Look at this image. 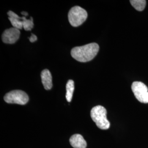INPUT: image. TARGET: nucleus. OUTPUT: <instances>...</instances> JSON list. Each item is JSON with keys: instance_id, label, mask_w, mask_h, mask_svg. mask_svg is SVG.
<instances>
[{"instance_id": "obj_1", "label": "nucleus", "mask_w": 148, "mask_h": 148, "mask_svg": "<svg viewBox=\"0 0 148 148\" xmlns=\"http://www.w3.org/2000/svg\"><path fill=\"white\" fill-rule=\"evenodd\" d=\"M99 50V46L96 43H91L82 46L72 49L71 55L73 58L79 62H90L95 57Z\"/></svg>"}, {"instance_id": "obj_2", "label": "nucleus", "mask_w": 148, "mask_h": 148, "mask_svg": "<svg viewBox=\"0 0 148 148\" xmlns=\"http://www.w3.org/2000/svg\"><path fill=\"white\" fill-rule=\"evenodd\" d=\"M107 111L106 108L101 106L93 107L90 111V116L99 128L106 130L109 128L110 123L106 118Z\"/></svg>"}, {"instance_id": "obj_3", "label": "nucleus", "mask_w": 148, "mask_h": 148, "mask_svg": "<svg viewBox=\"0 0 148 148\" xmlns=\"http://www.w3.org/2000/svg\"><path fill=\"white\" fill-rule=\"evenodd\" d=\"M87 11L79 6L71 8L68 13L70 24L74 27H77L82 24L87 18Z\"/></svg>"}, {"instance_id": "obj_4", "label": "nucleus", "mask_w": 148, "mask_h": 148, "mask_svg": "<svg viewBox=\"0 0 148 148\" xmlns=\"http://www.w3.org/2000/svg\"><path fill=\"white\" fill-rule=\"evenodd\" d=\"M4 100L8 104L25 105L29 101V98L25 92L21 90H14L5 94Z\"/></svg>"}, {"instance_id": "obj_5", "label": "nucleus", "mask_w": 148, "mask_h": 148, "mask_svg": "<svg viewBox=\"0 0 148 148\" xmlns=\"http://www.w3.org/2000/svg\"><path fill=\"white\" fill-rule=\"evenodd\" d=\"M132 90L138 101L142 103H148V88L144 84L139 81L134 82Z\"/></svg>"}, {"instance_id": "obj_6", "label": "nucleus", "mask_w": 148, "mask_h": 148, "mask_svg": "<svg viewBox=\"0 0 148 148\" xmlns=\"http://www.w3.org/2000/svg\"><path fill=\"white\" fill-rule=\"evenodd\" d=\"M20 30L14 27H11L5 30L2 35V41L7 44H13L19 38Z\"/></svg>"}, {"instance_id": "obj_7", "label": "nucleus", "mask_w": 148, "mask_h": 148, "mask_svg": "<svg viewBox=\"0 0 148 148\" xmlns=\"http://www.w3.org/2000/svg\"><path fill=\"white\" fill-rule=\"evenodd\" d=\"M7 14L8 16V19L13 27L19 30L23 28V21L25 18V16L20 17L12 11H9L7 13Z\"/></svg>"}, {"instance_id": "obj_8", "label": "nucleus", "mask_w": 148, "mask_h": 148, "mask_svg": "<svg viewBox=\"0 0 148 148\" xmlns=\"http://www.w3.org/2000/svg\"><path fill=\"white\" fill-rule=\"evenodd\" d=\"M70 143L74 148H86L87 143L84 137L79 134L73 135L70 138Z\"/></svg>"}, {"instance_id": "obj_9", "label": "nucleus", "mask_w": 148, "mask_h": 148, "mask_svg": "<svg viewBox=\"0 0 148 148\" xmlns=\"http://www.w3.org/2000/svg\"><path fill=\"white\" fill-rule=\"evenodd\" d=\"M41 77L43 87L46 90H51L52 87V77L48 69H45L41 72Z\"/></svg>"}, {"instance_id": "obj_10", "label": "nucleus", "mask_w": 148, "mask_h": 148, "mask_svg": "<svg viewBox=\"0 0 148 148\" xmlns=\"http://www.w3.org/2000/svg\"><path fill=\"white\" fill-rule=\"evenodd\" d=\"M74 88H75V86H74V81L71 79H69L66 86V101L68 102H70L72 100Z\"/></svg>"}, {"instance_id": "obj_11", "label": "nucleus", "mask_w": 148, "mask_h": 148, "mask_svg": "<svg viewBox=\"0 0 148 148\" xmlns=\"http://www.w3.org/2000/svg\"><path fill=\"white\" fill-rule=\"evenodd\" d=\"M146 1L145 0H131L130 3L133 7L138 11H142L144 10L146 5Z\"/></svg>"}, {"instance_id": "obj_12", "label": "nucleus", "mask_w": 148, "mask_h": 148, "mask_svg": "<svg viewBox=\"0 0 148 148\" xmlns=\"http://www.w3.org/2000/svg\"><path fill=\"white\" fill-rule=\"evenodd\" d=\"M34 27L33 18H30V19H27L26 17L23 21V28L26 31H31Z\"/></svg>"}, {"instance_id": "obj_13", "label": "nucleus", "mask_w": 148, "mask_h": 148, "mask_svg": "<svg viewBox=\"0 0 148 148\" xmlns=\"http://www.w3.org/2000/svg\"><path fill=\"white\" fill-rule=\"evenodd\" d=\"M37 37L36 35H35L34 34H32V35L31 36L29 37V40L31 42H35L36 41H37Z\"/></svg>"}, {"instance_id": "obj_14", "label": "nucleus", "mask_w": 148, "mask_h": 148, "mask_svg": "<svg viewBox=\"0 0 148 148\" xmlns=\"http://www.w3.org/2000/svg\"><path fill=\"white\" fill-rule=\"evenodd\" d=\"M21 14H22L23 15L25 16H28V13H27V12H21Z\"/></svg>"}]
</instances>
